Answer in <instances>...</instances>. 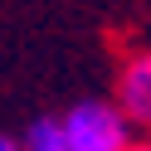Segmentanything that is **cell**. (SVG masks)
I'll return each instance as SVG.
<instances>
[{
    "mask_svg": "<svg viewBox=\"0 0 151 151\" xmlns=\"http://www.w3.org/2000/svg\"><path fill=\"white\" fill-rule=\"evenodd\" d=\"M68 151H117L127 141V117L112 102H78L68 117H59Z\"/></svg>",
    "mask_w": 151,
    "mask_h": 151,
    "instance_id": "cell-1",
    "label": "cell"
},
{
    "mask_svg": "<svg viewBox=\"0 0 151 151\" xmlns=\"http://www.w3.org/2000/svg\"><path fill=\"white\" fill-rule=\"evenodd\" d=\"M117 151H151V141H122Z\"/></svg>",
    "mask_w": 151,
    "mask_h": 151,
    "instance_id": "cell-4",
    "label": "cell"
},
{
    "mask_svg": "<svg viewBox=\"0 0 151 151\" xmlns=\"http://www.w3.org/2000/svg\"><path fill=\"white\" fill-rule=\"evenodd\" d=\"M117 102H122V117H137V122H151V49L132 54L117 73Z\"/></svg>",
    "mask_w": 151,
    "mask_h": 151,
    "instance_id": "cell-2",
    "label": "cell"
},
{
    "mask_svg": "<svg viewBox=\"0 0 151 151\" xmlns=\"http://www.w3.org/2000/svg\"><path fill=\"white\" fill-rule=\"evenodd\" d=\"M20 151H68L59 117H39V122L29 127V137H24V146H20Z\"/></svg>",
    "mask_w": 151,
    "mask_h": 151,
    "instance_id": "cell-3",
    "label": "cell"
},
{
    "mask_svg": "<svg viewBox=\"0 0 151 151\" xmlns=\"http://www.w3.org/2000/svg\"><path fill=\"white\" fill-rule=\"evenodd\" d=\"M0 151H20V141H10V137H0Z\"/></svg>",
    "mask_w": 151,
    "mask_h": 151,
    "instance_id": "cell-5",
    "label": "cell"
}]
</instances>
